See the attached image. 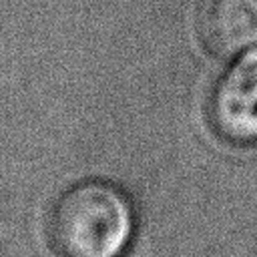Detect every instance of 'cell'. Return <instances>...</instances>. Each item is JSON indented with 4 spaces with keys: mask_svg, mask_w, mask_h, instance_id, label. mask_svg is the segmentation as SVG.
<instances>
[{
    "mask_svg": "<svg viewBox=\"0 0 257 257\" xmlns=\"http://www.w3.org/2000/svg\"><path fill=\"white\" fill-rule=\"evenodd\" d=\"M133 233L126 197L102 181L66 189L48 215V241L60 257H116Z\"/></svg>",
    "mask_w": 257,
    "mask_h": 257,
    "instance_id": "cell-1",
    "label": "cell"
},
{
    "mask_svg": "<svg viewBox=\"0 0 257 257\" xmlns=\"http://www.w3.org/2000/svg\"><path fill=\"white\" fill-rule=\"evenodd\" d=\"M209 120L229 143L257 141V50L233 62L217 78L209 96Z\"/></svg>",
    "mask_w": 257,
    "mask_h": 257,
    "instance_id": "cell-2",
    "label": "cell"
},
{
    "mask_svg": "<svg viewBox=\"0 0 257 257\" xmlns=\"http://www.w3.org/2000/svg\"><path fill=\"white\" fill-rule=\"evenodd\" d=\"M201 36L217 56L257 44V0H211L201 14Z\"/></svg>",
    "mask_w": 257,
    "mask_h": 257,
    "instance_id": "cell-3",
    "label": "cell"
}]
</instances>
